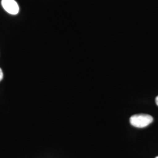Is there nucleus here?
I'll return each instance as SVG.
<instances>
[{
	"instance_id": "nucleus-4",
	"label": "nucleus",
	"mask_w": 158,
	"mask_h": 158,
	"mask_svg": "<svg viewBox=\"0 0 158 158\" xmlns=\"http://www.w3.org/2000/svg\"><path fill=\"white\" fill-rule=\"evenodd\" d=\"M155 102H156V105L158 106V96L156 97V98H155Z\"/></svg>"
},
{
	"instance_id": "nucleus-3",
	"label": "nucleus",
	"mask_w": 158,
	"mask_h": 158,
	"mask_svg": "<svg viewBox=\"0 0 158 158\" xmlns=\"http://www.w3.org/2000/svg\"><path fill=\"white\" fill-rule=\"evenodd\" d=\"M3 76H4V74H3L2 70V69L0 68V81L2 80V79H3Z\"/></svg>"
},
{
	"instance_id": "nucleus-5",
	"label": "nucleus",
	"mask_w": 158,
	"mask_h": 158,
	"mask_svg": "<svg viewBox=\"0 0 158 158\" xmlns=\"http://www.w3.org/2000/svg\"><path fill=\"white\" fill-rule=\"evenodd\" d=\"M155 158H158V156H157V157H156Z\"/></svg>"
},
{
	"instance_id": "nucleus-2",
	"label": "nucleus",
	"mask_w": 158,
	"mask_h": 158,
	"mask_svg": "<svg viewBox=\"0 0 158 158\" xmlns=\"http://www.w3.org/2000/svg\"><path fill=\"white\" fill-rule=\"evenodd\" d=\"M1 5L8 13L16 15L19 11V6L15 0H2Z\"/></svg>"
},
{
	"instance_id": "nucleus-1",
	"label": "nucleus",
	"mask_w": 158,
	"mask_h": 158,
	"mask_svg": "<svg viewBox=\"0 0 158 158\" xmlns=\"http://www.w3.org/2000/svg\"><path fill=\"white\" fill-rule=\"evenodd\" d=\"M153 121L152 117L149 114H139L131 116L130 123L136 128H144L151 124Z\"/></svg>"
}]
</instances>
